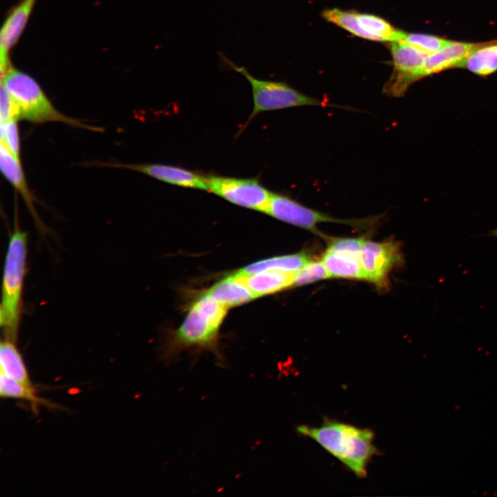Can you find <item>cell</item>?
<instances>
[{
    "label": "cell",
    "instance_id": "cell-1",
    "mask_svg": "<svg viewBox=\"0 0 497 497\" xmlns=\"http://www.w3.org/2000/svg\"><path fill=\"white\" fill-rule=\"evenodd\" d=\"M296 430L318 442L358 478L366 477L367 465L377 454L375 434L369 429L325 420L319 427L300 425Z\"/></svg>",
    "mask_w": 497,
    "mask_h": 497
},
{
    "label": "cell",
    "instance_id": "cell-2",
    "mask_svg": "<svg viewBox=\"0 0 497 497\" xmlns=\"http://www.w3.org/2000/svg\"><path fill=\"white\" fill-rule=\"evenodd\" d=\"M16 223L6 256L0 308V324L4 338L14 342L17 338L21 313L28 243L27 233Z\"/></svg>",
    "mask_w": 497,
    "mask_h": 497
},
{
    "label": "cell",
    "instance_id": "cell-3",
    "mask_svg": "<svg viewBox=\"0 0 497 497\" xmlns=\"http://www.w3.org/2000/svg\"><path fill=\"white\" fill-rule=\"evenodd\" d=\"M1 84L17 106L20 119L36 124L60 122L88 130H100L99 128L84 124L60 112L35 79L12 66L1 78Z\"/></svg>",
    "mask_w": 497,
    "mask_h": 497
},
{
    "label": "cell",
    "instance_id": "cell-4",
    "mask_svg": "<svg viewBox=\"0 0 497 497\" xmlns=\"http://www.w3.org/2000/svg\"><path fill=\"white\" fill-rule=\"evenodd\" d=\"M220 57L228 67L244 76L251 87L253 108L242 130L263 112L305 106H331L325 100L306 95L284 82L257 79L245 67L237 66L224 55Z\"/></svg>",
    "mask_w": 497,
    "mask_h": 497
},
{
    "label": "cell",
    "instance_id": "cell-5",
    "mask_svg": "<svg viewBox=\"0 0 497 497\" xmlns=\"http://www.w3.org/2000/svg\"><path fill=\"white\" fill-rule=\"evenodd\" d=\"M264 213L282 222L314 232L317 231L319 223L334 222L352 226H365L376 221V217L361 220L335 218L308 208L287 195L277 193H272Z\"/></svg>",
    "mask_w": 497,
    "mask_h": 497
},
{
    "label": "cell",
    "instance_id": "cell-6",
    "mask_svg": "<svg viewBox=\"0 0 497 497\" xmlns=\"http://www.w3.org/2000/svg\"><path fill=\"white\" fill-rule=\"evenodd\" d=\"M393 69L383 87L387 95L401 97L409 87L423 77V65L428 55L403 41L390 42Z\"/></svg>",
    "mask_w": 497,
    "mask_h": 497
},
{
    "label": "cell",
    "instance_id": "cell-7",
    "mask_svg": "<svg viewBox=\"0 0 497 497\" xmlns=\"http://www.w3.org/2000/svg\"><path fill=\"white\" fill-rule=\"evenodd\" d=\"M208 191L247 208L264 211L272 193L255 178L207 176Z\"/></svg>",
    "mask_w": 497,
    "mask_h": 497
},
{
    "label": "cell",
    "instance_id": "cell-8",
    "mask_svg": "<svg viewBox=\"0 0 497 497\" xmlns=\"http://www.w3.org/2000/svg\"><path fill=\"white\" fill-rule=\"evenodd\" d=\"M217 332L193 305L182 324L168 342L162 360L170 362L181 351L190 347L217 352Z\"/></svg>",
    "mask_w": 497,
    "mask_h": 497
},
{
    "label": "cell",
    "instance_id": "cell-9",
    "mask_svg": "<svg viewBox=\"0 0 497 497\" xmlns=\"http://www.w3.org/2000/svg\"><path fill=\"white\" fill-rule=\"evenodd\" d=\"M360 260L363 279L382 286L386 284L389 272L402 263L403 257L400 245L397 242L364 240Z\"/></svg>",
    "mask_w": 497,
    "mask_h": 497
},
{
    "label": "cell",
    "instance_id": "cell-10",
    "mask_svg": "<svg viewBox=\"0 0 497 497\" xmlns=\"http://www.w3.org/2000/svg\"><path fill=\"white\" fill-rule=\"evenodd\" d=\"M104 165L137 171L170 184L208 191L207 176L184 168L162 164L106 163Z\"/></svg>",
    "mask_w": 497,
    "mask_h": 497
},
{
    "label": "cell",
    "instance_id": "cell-11",
    "mask_svg": "<svg viewBox=\"0 0 497 497\" xmlns=\"http://www.w3.org/2000/svg\"><path fill=\"white\" fill-rule=\"evenodd\" d=\"M37 0H22L9 14L0 32V72L2 77L11 66L8 53L15 45L30 16Z\"/></svg>",
    "mask_w": 497,
    "mask_h": 497
},
{
    "label": "cell",
    "instance_id": "cell-12",
    "mask_svg": "<svg viewBox=\"0 0 497 497\" xmlns=\"http://www.w3.org/2000/svg\"><path fill=\"white\" fill-rule=\"evenodd\" d=\"M483 43L451 41L435 53L428 55L423 65V77L453 68H461L463 62Z\"/></svg>",
    "mask_w": 497,
    "mask_h": 497
},
{
    "label": "cell",
    "instance_id": "cell-13",
    "mask_svg": "<svg viewBox=\"0 0 497 497\" xmlns=\"http://www.w3.org/2000/svg\"><path fill=\"white\" fill-rule=\"evenodd\" d=\"M0 168L5 178L23 197L35 222L40 226L41 222L35 207L36 198L28 186L21 161L14 157L1 142H0Z\"/></svg>",
    "mask_w": 497,
    "mask_h": 497
},
{
    "label": "cell",
    "instance_id": "cell-14",
    "mask_svg": "<svg viewBox=\"0 0 497 497\" xmlns=\"http://www.w3.org/2000/svg\"><path fill=\"white\" fill-rule=\"evenodd\" d=\"M206 294L226 308L242 304L255 298L244 277L237 273L216 283Z\"/></svg>",
    "mask_w": 497,
    "mask_h": 497
},
{
    "label": "cell",
    "instance_id": "cell-15",
    "mask_svg": "<svg viewBox=\"0 0 497 497\" xmlns=\"http://www.w3.org/2000/svg\"><path fill=\"white\" fill-rule=\"evenodd\" d=\"M360 257L359 254L327 248L322 262L330 277L363 279Z\"/></svg>",
    "mask_w": 497,
    "mask_h": 497
},
{
    "label": "cell",
    "instance_id": "cell-16",
    "mask_svg": "<svg viewBox=\"0 0 497 497\" xmlns=\"http://www.w3.org/2000/svg\"><path fill=\"white\" fill-rule=\"evenodd\" d=\"M293 273L268 271L247 275H241L244 277L246 285L256 298L276 293L293 285Z\"/></svg>",
    "mask_w": 497,
    "mask_h": 497
},
{
    "label": "cell",
    "instance_id": "cell-17",
    "mask_svg": "<svg viewBox=\"0 0 497 497\" xmlns=\"http://www.w3.org/2000/svg\"><path fill=\"white\" fill-rule=\"evenodd\" d=\"M1 374L13 380L33 385L21 353L15 342L3 339L0 346Z\"/></svg>",
    "mask_w": 497,
    "mask_h": 497
},
{
    "label": "cell",
    "instance_id": "cell-18",
    "mask_svg": "<svg viewBox=\"0 0 497 497\" xmlns=\"http://www.w3.org/2000/svg\"><path fill=\"white\" fill-rule=\"evenodd\" d=\"M311 260L310 255L304 253L274 257L255 262L237 273L243 275L268 271L294 273Z\"/></svg>",
    "mask_w": 497,
    "mask_h": 497
},
{
    "label": "cell",
    "instance_id": "cell-19",
    "mask_svg": "<svg viewBox=\"0 0 497 497\" xmlns=\"http://www.w3.org/2000/svg\"><path fill=\"white\" fill-rule=\"evenodd\" d=\"M461 68L480 77H487L497 71V43H483L470 54Z\"/></svg>",
    "mask_w": 497,
    "mask_h": 497
},
{
    "label": "cell",
    "instance_id": "cell-20",
    "mask_svg": "<svg viewBox=\"0 0 497 497\" xmlns=\"http://www.w3.org/2000/svg\"><path fill=\"white\" fill-rule=\"evenodd\" d=\"M0 395L2 398L16 399L30 402L33 410L40 405L55 407L43 398L39 396L34 385H28L13 380L0 373Z\"/></svg>",
    "mask_w": 497,
    "mask_h": 497
},
{
    "label": "cell",
    "instance_id": "cell-21",
    "mask_svg": "<svg viewBox=\"0 0 497 497\" xmlns=\"http://www.w3.org/2000/svg\"><path fill=\"white\" fill-rule=\"evenodd\" d=\"M361 26L368 32L376 36L380 41H402L406 32L396 28L384 19L373 14L356 12Z\"/></svg>",
    "mask_w": 497,
    "mask_h": 497
},
{
    "label": "cell",
    "instance_id": "cell-22",
    "mask_svg": "<svg viewBox=\"0 0 497 497\" xmlns=\"http://www.w3.org/2000/svg\"><path fill=\"white\" fill-rule=\"evenodd\" d=\"M322 17L358 37L380 41L376 36L367 32L360 24L356 12L346 11L338 8L328 9L322 13Z\"/></svg>",
    "mask_w": 497,
    "mask_h": 497
},
{
    "label": "cell",
    "instance_id": "cell-23",
    "mask_svg": "<svg viewBox=\"0 0 497 497\" xmlns=\"http://www.w3.org/2000/svg\"><path fill=\"white\" fill-rule=\"evenodd\" d=\"M199 313L215 329L218 330L226 314V307L208 294L204 295L193 304Z\"/></svg>",
    "mask_w": 497,
    "mask_h": 497
},
{
    "label": "cell",
    "instance_id": "cell-24",
    "mask_svg": "<svg viewBox=\"0 0 497 497\" xmlns=\"http://www.w3.org/2000/svg\"><path fill=\"white\" fill-rule=\"evenodd\" d=\"M402 41L427 55L436 52L451 41L437 36L422 33H407Z\"/></svg>",
    "mask_w": 497,
    "mask_h": 497
},
{
    "label": "cell",
    "instance_id": "cell-25",
    "mask_svg": "<svg viewBox=\"0 0 497 497\" xmlns=\"http://www.w3.org/2000/svg\"><path fill=\"white\" fill-rule=\"evenodd\" d=\"M330 277L322 261L311 260L298 271L294 272V286H302Z\"/></svg>",
    "mask_w": 497,
    "mask_h": 497
},
{
    "label": "cell",
    "instance_id": "cell-26",
    "mask_svg": "<svg viewBox=\"0 0 497 497\" xmlns=\"http://www.w3.org/2000/svg\"><path fill=\"white\" fill-rule=\"evenodd\" d=\"M17 119L1 123V141L18 160L21 161L20 142Z\"/></svg>",
    "mask_w": 497,
    "mask_h": 497
},
{
    "label": "cell",
    "instance_id": "cell-27",
    "mask_svg": "<svg viewBox=\"0 0 497 497\" xmlns=\"http://www.w3.org/2000/svg\"><path fill=\"white\" fill-rule=\"evenodd\" d=\"M12 119H20L19 109L7 90L1 84L0 121L3 123Z\"/></svg>",
    "mask_w": 497,
    "mask_h": 497
},
{
    "label": "cell",
    "instance_id": "cell-28",
    "mask_svg": "<svg viewBox=\"0 0 497 497\" xmlns=\"http://www.w3.org/2000/svg\"><path fill=\"white\" fill-rule=\"evenodd\" d=\"M364 242L362 238H333L330 240L328 248L360 255Z\"/></svg>",
    "mask_w": 497,
    "mask_h": 497
},
{
    "label": "cell",
    "instance_id": "cell-29",
    "mask_svg": "<svg viewBox=\"0 0 497 497\" xmlns=\"http://www.w3.org/2000/svg\"><path fill=\"white\" fill-rule=\"evenodd\" d=\"M488 235L490 237L497 238V228L490 231L489 233H488Z\"/></svg>",
    "mask_w": 497,
    "mask_h": 497
}]
</instances>
